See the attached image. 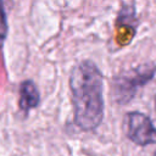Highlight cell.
Listing matches in <instances>:
<instances>
[{
  "label": "cell",
  "instance_id": "cell-1",
  "mask_svg": "<svg viewBox=\"0 0 156 156\" xmlns=\"http://www.w3.org/2000/svg\"><path fill=\"white\" fill-rule=\"evenodd\" d=\"M74 123L85 132L96 129L104 118V78L91 60L78 62L69 74Z\"/></svg>",
  "mask_w": 156,
  "mask_h": 156
},
{
  "label": "cell",
  "instance_id": "cell-2",
  "mask_svg": "<svg viewBox=\"0 0 156 156\" xmlns=\"http://www.w3.org/2000/svg\"><path fill=\"white\" fill-rule=\"evenodd\" d=\"M156 73V66L151 62L141 63L121 76L116 77L112 83V94L116 102L124 105L136 94V90L149 83Z\"/></svg>",
  "mask_w": 156,
  "mask_h": 156
},
{
  "label": "cell",
  "instance_id": "cell-3",
  "mask_svg": "<svg viewBox=\"0 0 156 156\" xmlns=\"http://www.w3.org/2000/svg\"><path fill=\"white\" fill-rule=\"evenodd\" d=\"M123 129L127 138L139 146L156 144V127L151 118L143 112L130 111L126 113Z\"/></svg>",
  "mask_w": 156,
  "mask_h": 156
},
{
  "label": "cell",
  "instance_id": "cell-4",
  "mask_svg": "<svg viewBox=\"0 0 156 156\" xmlns=\"http://www.w3.org/2000/svg\"><path fill=\"white\" fill-rule=\"evenodd\" d=\"M40 102V94L34 82L24 80L20 87V108L24 112H28L32 108H35Z\"/></svg>",
  "mask_w": 156,
  "mask_h": 156
},
{
  "label": "cell",
  "instance_id": "cell-5",
  "mask_svg": "<svg viewBox=\"0 0 156 156\" xmlns=\"http://www.w3.org/2000/svg\"><path fill=\"white\" fill-rule=\"evenodd\" d=\"M7 34V22H6V13L2 5V1L0 0V48L4 44V40Z\"/></svg>",
  "mask_w": 156,
  "mask_h": 156
},
{
  "label": "cell",
  "instance_id": "cell-6",
  "mask_svg": "<svg viewBox=\"0 0 156 156\" xmlns=\"http://www.w3.org/2000/svg\"><path fill=\"white\" fill-rule=\"evenodd\" d=\"M154 101H155V111H156V95H155V100Z\"/></svg>",
  "mask_w": 156,
  "mask_h": 156
},
{
  "label": "cell",
  "instance_id": "cell-7",
  "mask_svg": "<svg viewBox=\"0 0 156 156\" xmlns=\"http://www.w3.org/2000/svg\"><path fill=\"white\" fill-rule=\"evenodd\" d=\"M154 156H156V151H155V152H154Z\"/></svg>",
  "mask_w": 156,
  "mask_h": 156
}]
</instances>
